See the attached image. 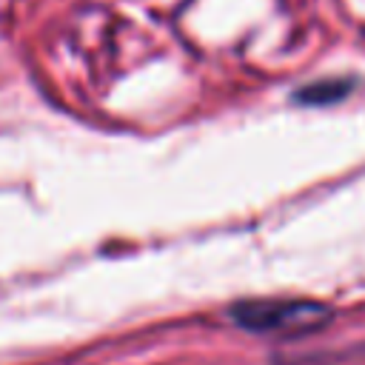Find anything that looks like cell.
<instances>
[{"label":"cell","mask_w":365,"mask_h":365,"mask_svg":"<svg viewBox=\"0 0 365 365\" xmlns=\"http://www.w3.org/2000/svg\"><path fill=\"white\" fill-rule=\"evenodd\" d=\"M351 91V80H319V83H308L302 86L294 100L299 106H331L336 100H342Z\"/></svg>","instance_id":"obj_2"},{"label":"cell","mask_w":365,"mask_h":365,"mask_svg":"<svg viewBox=\"0 0 365 365\" xmlns=\"http://www.w3.org/2000/svg\"><path fill=\"white\" fill-rule=\"evenodd\" d=\"M231 319L251 334H308L331 319V308L314 299L259 297L234 302Z\"/></svg>","instance_id":"obj_1"}]
</instances>
